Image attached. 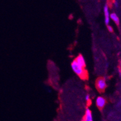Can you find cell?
Listing matches in <instances>:
<instances>
[{
    "label": "cell",
    "mask_w": 121,
    "mask_h": 121,
    "mask_svg": "<svg viewBox=\"0 0 121 121\" xmlns=\"http://www.w3.org/2000/svg\"><path fill=\"white\" fill-rule=\"evenodd\" d=\"M114 3H115V4H114V5H115V6H116V7H117V2H116V1H114Z\"/></svg>",
    "instance_id": "30bf717a"
},
{
    "label": "cell",
    "mask_w": 121,
    "mask_h": 121,
    "mask_svg": "<svg viewBox=\"0 0 121 121\" xmlns=\"http://www.w3.org/2000/svg\"><path fill=\"white\" fill-rule=\"evenodd\" d=\"M96 87L99 91H103L107 87L106 81L104 78H99L96 81Z\"/></svg>",
    "instance_id": "7a4b0ae2"
},
{
    "label": "cell",
    "mask_w": 121,
    "mask_h": 121,
    "mask_svg": "<svg viewBox=\"0 0 121 121\" xmlns=\"http://www.w3.org/2000/svg\"><path fill=\"white\" fill-rule=\"evenodd\" d=\"M107 28H108V30L110 32H113V28H112V26H110V25H108L107 26Z\"/></svg>",
    "instance_id": "9c48e42d"
},
{
    "label": "cell",
    "mask_w": 121,
    "mask_h": 121,
    "mask_svg": "<svg viewBox=\"0 0 121 121\" xmlns=\"http://www.w3.org/2000/svg\"><path fill=\"white\" fill-rule=\"evenodd\" d=\"M75 60H76V61L80 65H81V66H82L83 68H85L86 67V61L85 59H84V57L82 56V55H79L77 58H76Z\"/></svg>",
    "instance_id": "8992f818"
},
{
    "label": "cell",
    "mask_w": 121,
    "mask_h": 121,
    "mask_svg": "<svg viewBox=\"0 0 121 121\" xmlns=\"http://www.w3.org/2000/svg\"><path fill=\"white\" fill-rule=\"evenodd\" d=\"M85 99L86 101H89V100H91V96H90V95L87 94L85 96Z\"/></svg>",
    "instance_id": "ba28073f"
},
{
    "label": "cell",
    "mask_w": 121,
    "mask_h": 121,
    "mask_svg": "<svg viewBox=\"0 0 121 121\" xmlns=\"http://www.w3.org/2000/svg\"><path fill=\"white\" fill-rule=\"evenodd\" d=\"M110 19H112L113 22L116 23V24H119L120 21L119 18L117 16V15H116L115 13H110Z\"/></svg>",
    "instance_id": "52a82bcc"
},
{
    "label": "cell",
    "mask_w": 121,
    "mask_h": 121,
    "mask_svg": "<svg viewBox=\"0 0 121 121\" xmlns=\"http://www.w3.org/2000/svg\"><path fill=\"white\" fill-rule=\"evenodd\" d=\"M71 68H72V71L80 77H82V76L85 75V70L84 68L81 66V65L78 63L75 60H73L71 63Z\"/></svg>",
    "instance_id": "6da1fadb"
},
{
    "label": "cell",
    "mask_w": 121,
    "mask_h": 121,
    "mask_svg": "<svg viewBox=\"0 0 121 121\" xmlns=\"http://www.w3.org/2000/svg\"><path fill=\"white\" fill-rule=\"evenodd\" d=\"M96 104L98 107L99 108H103L106 104V100L102 96H98L96 99Z\"/></svg>",
    "instance_id": "277c9868"
},
{
    "label": "cell",
    "mask_w": 121,
    "mask_h": 121,
    "mask_svg": "<svg viewBox=\"0 0 121 121\" xmlns=\"http://www.w3.org/2000/svg\"><path fill=\"white\" fill-rule=\"evenodd\" d=\"M104 22L106 25H108L110 21V13L109 7L107 4H105L104 7Z\"/></svg>",
    "instance_id": "3957f363"
},
{
    "label": "cell",
    "mask_w": 121,
    "mask_h": 121,
    "mask_svg": "<svg viewBox=\"0 0 121 121\" xmlns=\"http://www.w3.org/2000/svg\"><path fill=\"white\" fill-rule=\"evenodd\" d=\"M82 121H93L92 112L89 108H87L86 110L84 118Z\"/></svg>",
    "instance_id": "5b68a950"
}]
</instances>
